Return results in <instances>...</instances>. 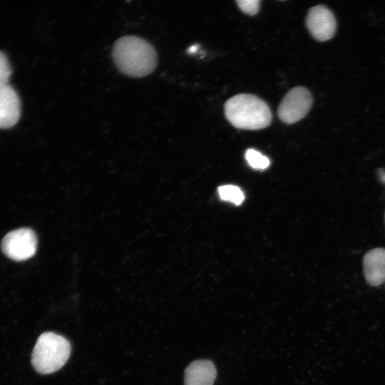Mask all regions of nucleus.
Here are the masks:
<instances>
[{
    "label": "nucleus",
    "instance_id": "ddd939ff",
    "mask_svg": "<svg viewBox=\"0 0 385 385\" xmlns=\"http://www.w3.org/2000/svg\"><path fill=\"white\" fill-rule=\"evenodd\" d=\"M239 8L245 14L250 16L255 15L260 9L259 0H240L236 1Z\"/></svg>",
    "mask_w": 385,
    "mask_h": 385
},
{
    "label": "nucleus",
    "instance_id": "f03ea898",
    "mask_svg": "<svg viewBox=\"0 0 385 385\" xmlns=\"http://www.w3.org/2000/svg\"><path fill=\"white\" fill-rule=\"evenodd\" d=\"M225 115L234 127L244 130H260L272 120L268 105L259 97L247 93L228 99L225 103Z\"/></svg>",
    "mask_w": 385,
    "mask_h": 385
},
{
    "label": "nucleus",
    "instance_id": "20e7f679",
    "mask_svg": "<svg viewBox=\"0 0 385 385\" xmlns=\"http://www.w3.org/2000/svg\"><path fill=\"white\" fill-rule=\"evenodd\" d=\"M37 237L30 228L23 227L8 232L2 239L4 254L15 261H24L33 257L37 248Z\"/></svg>",
    "mask_w": 385,
    "mask_h": 385
},
{
    "label": "nucleus",
    "instance_id": "9b49d317",
    "mask_svg": "<svg viewBox=\"0 0 385 385\" xmlns=\"http://www.w3.org/2000/svg\"><path fill=\"white\" fill-rule=\"evenodd\" d=\"M245 159L249 165L255 169L264 170L270 164V161L267 157L252 148L246 150Z\"/></svg>",
    "mask_w": 385,
    "mask_h": 385
},
{
    "label": "nucleus",
    "instance_id": "0eeeda50",
    "mask_svg": "<svg viewBox=\"0 0 385 385\" xmlns=\"http://www.w3.org/2000/svg\"><path fill=\"white\" fill-rule=\"evenodd\" d=\"M20 113V100L16 91L9 84L0 85V128L16 125Z\"/></svg>",
    "mask_w": 385,
    "mask_h": 385
},
{
    "label": "nucleus",
    "instance_id": "f257e3e1",
    "mask_svg": "<svg viewBox=\"0 0 385 385\" xmlns=\"http://www.w3.org/2000/svg\"><path fill=\"white\" fill-rule=\"evenodd\" d=\"M112 56L124 74L135 78L148 76L157 66V53L147 41L136 36H125L114 43Z\"/></svg>",
    "mask_w": 385,
    "mask_h": 385
},
{
    "label": "nucleus",
    "instance_id": "dca6fc26",
    "mask_svg": "<svg viewBox=\"0 0 385 385\" xmlns=\"http://www.w3.org/2000/svg\"><path fill=\"white\" fill-rule=\"evenodd\" d=\"M384 221H385V213H384Z\"/></svg>",
    "mask_w": 385,
    "mask_h": 385
},
{
    "label": "nucleus",
    "instance_id": "1a4fd4ad",
    "mask_svg": "<svg viewBox=\"0 0 385 385\" xmlns=\"http://www.w3.org/2000/svg\"><path fill=\"white\" fill-rule=\"evenodd\" d=\"M216 375V368L212 361L195 360L185 371V385H213Z\"/></svg>",
    "mask_w": 385,
    "mask_h": 385
},
{
    "label": "nucleus",
    "instance_id": "9d476101",
    "mask_svg": "<svg viewBox=\"0 0 385 385\" xmlns=\"http://www.w3.org/2000/svg\"><path fill=\"white\" fill-rule=\"evenodd\" d=\"M219 195L223 200L231 202L235 205H240L245 196L241 189L235 185H226L218 188Z\"/></svg>",
    "mask_w": 385,
    "mask_h": 385
},
{
    "label": "nucleus",
    "instance_id": "4468645a",
    "mask_svg": "<svg viewBox=\"0 0 385 385\" xmlns=\"http://www.w3.org/2000/svg\"><path fill=\"white\" fill-rule=\"evenodd\" d=\"M377 176L379 181L385 185V170L382 168L379 169L377 171Z\"/></svg>",
    "mask_w": 385,
    "mask_h": 385
},
{
    "label": "nucleus",
    "instance_id": "6e6552de",
    "mask_svg": "<svg viewBox=\"0 0 385 385\" xmlns=\"http://www.w3.org/2000/svg\"><path fill=\"white\" fill-rule=\"evenodd\" d=\"M363 270L366 281L371 286H379L385 282V249L377 247L368 251L363 258Z\"/></svg>",
    "mask_w": 385,
    "mask_h": 385
},
{
    "label": "nucleus",
    "instance_id": "f8f14e48",
    "mask_svg": "<svg viewBox=\"0 0 385 385\" xmlns=\"http://www.w3.org/2000/svg\"><path fill=\"white\" fill-rule=\"evenodd\" d=\"M12 70L6 56L0 51V85L9 84Z\"/></svg>",
    "mask_w": 385,
    "mask_h": 385
},
{
    "label": "nucleus",
    "instance_id": "7ed1b4c3",
    "mask_svg": "<svg viewBox=\"0 0 385 385\" xmlns=\"http://www.w3.org/2000/svg\"><path fill=\"white\" fill-rule=\"evenodd\" d=\"M71 354L69 342L53 332H44L39 336L34 347L31 362L38 373L48 374L61 369Z\"/></svg>",
    "mask_w": 385,
    "mask_h": 385
},
{
    "label": "nucleus",
    "instance_id": "423d86ee",
    "mask_svg": "<svg viewBox=\"0 0 385 385\" xmlns=\"http://www.w3.org/2000/svg\"><path fill=\"white\" fill-rule=\"evenodd\" d=\"M306 25L312 37L319 41L332 38L337 29L334 15L324 5H317L309 10Z\"/></svg>",
    "mask_w": 385,
    "mask_h": 385
},
{
    "label": "nucleus",
    "instance_id": "39448f33",
    "mask_svg": "<svg viewBox=\"0 0 385 385\" xmlns=\"http://www.w3.org/2000/svg\"><path fill=\"white\" fill-rule=\"evenodd\" d=\"M312 101V94L307 88L296 86L282 100L277 110L278 117L284 123H294L307 115Z\"/></svg>",
    "mask_w": 385,
    "mask_h": 385
},
{
    "label": "nucleus",
    "instance_id": "2eb2a0df",
    "mask_svg": "<svg viewBox=\"0 0 385 385\" xmlns=\"http://www.w3.org/2000/svg\"><path fill=\"white\" fill-rule=\"evenodd\" d=\"M198 46L197 45H192L188 49V53H193L197 51Z\"/></svg>",
    "mask_w": 385,
    "mask_h": 385
}]
</instances>
